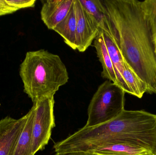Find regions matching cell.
I'll list each match as a JSON object with an SVG mask.
<instances>
[{
  "label": "cell",
  "instance_id": "1",
  "mask_svg": "<svg viewBox=\"0 0 156 155\" xmlns=\"http://www.w3.org/2000/svg\"><path fill=\"white\" fill-rule=\"evenodd\" d=\"M102 22L126 62L156 94V57L147 22L138 0H101Z\"/></svg>",
  "mask_w": 156,
  "mask_h": 155
},
{
  "label": "cell",
  "instance_id": "2",
  "mask_svg": "<svg viewBox=\"0 0 156 155\" xmlns=\"http://www.w3.org/2000/svg\"><path fill=\"white\" fill-rule=\"evenodd\" d=\"M143 120L137 111L124 110L116 118L93 127L83 126L54 146L56 155L90 152L106 145L124 143L136 146L144 135Z\"/></svg>",
  "mask_w": 156,
  "mask_h": 155
},
{
  "label": "cell",
  "instance_id": "3",
  "mask_svg": "<svg viewBox=\"0 0 156 155\" xmlns=\"http://www.w3.org/2000/svg\"><path fill=\"white\" fill-rule=\"evenodd\" d=\"M19 74L24 92L33 103L55 95L69 79L67 69L59 56L44 49L27 52Z\"/></svg>",
  "mask_w": 156,
  "mask_h": 155
},
{
  "label": "cell",
  "instance_id": "4",
  "mask_svg": "<svg viewBox=\"0 0 156 155\" xmlns=\"http://www.w3.org/2000/svg\"><path fill=\"white\" fill-rule=\"evenodd\" d=\"M121 87L106 80L94 95L88 109L86 127H93L111 121L125 110V94Z\"/></svg>",
  "mask_w": 156,
  "mask_h": 155
},
{
  "label": "cell",
  "instance_id": "5",
  "mask_svg": "<svg viewBox=\"0 0 156 155\" xmlns=\"http://www.w3.org/2000/svg\"><path fill=\"white\" fill-rule=\"evenodd\" d=\"M54 96L42 97L34 103L35 115L33 127L34 155L44 150L48 144L52 129L55 126L54 116Z\"/></svg>",
  "mask_w": 156,
  "mask_h": 155
},
{
  "label": "cell",
  "instance_id": "6",
  "mask_svg": "<svg viewBox=\"0 0 156 155\" xmlns=\"http://www.w3.org/2000/svg\"><path fill=\"white\" fill-rule=\"evenodd\" d=\"M76 17V50L83 52L91 45L100 31V24L84 9L80 0H74Z\"/></svg>",
  "mask_w": 156,
  "mask_h": 155
},
{
  "label": "cell",
  "instance_id": "7",
  "mask_svg": "<svg viewBox=\"0 0 156 155\" xmlns=\"http://www.w3.org/2000/svg\"><path fill=\"white\" fill-rule=\"evenodd\" d=\"M27 116V113L18 119L8 116L0 120V155H12Z\"/></svg>",
  "mask_w": 156,
  "mask_h": 155
},
{
  "label": "cell",
  "instance_id": "8",
  "mask_svg": "<svg viewBox=\"0 0 156 155\" xmlns=\"http://www.w3.org/2000/svg\"><path fill=\"white\" fill-rule=\"evenodd\" d=\"M42 2L41 20L48 29L54 30L69 12L73 0H47Z\"/></svg>",
  "mask_w": 156,
  "mask_h": 155
},
{
  "label": "cell",
  "instance_id": "9",
  "mask_svg": "<svg viewBox=\"0 0 156 155\" xmlns=\"http://www.w3.org/2000/svg\"><path fill=\"white\" fill-rule=\"evenodd\" d=\"M100 28L103 37L105 46L113 65L118 81V85L126 93L131 94L130 90L123 77L124 60L115 43L112 35L108 32L103 23L102 22L101 24L100 25Z\"/></svg>",
  "mask_w": 156,
  "mask_h": 155
},
{
  "label": "cell",
  "instance_id": "10",
  "mask_svg": "<svg viewBox=\"0 0 156 155\" xmlns=\"http://www.w3.org/2000/svg\"><path fill=\"white\" fill-rule=\"evenodd\" d=\"M93 46L96 50L97 57L101 64V76L118 85V81L112 60L105 46L101 30L94 41Z\"/></svg>",
  "mask_w": 156,
  "mask_h": 155
},
{
  "label": "cell",
  "instance_id": "11",
  "mask_svg": "<svg viewBox=\"0 0 156 155\" xmlns=\"http://www.w3.org/2000/svg\"><path fill=\"white\" fill-rule=\"evenodd\" d=\"M27 115L26 123L12 155H34L33 151V127L35 107L34 105Z\"/></svg>",
  "mask_w": 156,
  "mask_h": 155
},
{
  "label": "cell",
  "instance_id": "12",
  "mask_svg": "<svg viewBox=\"0 0 156 155\" xmlns=\"http://www.w3.org/2000/svg\"><path fill=\"white\" fill-rule=\"evenodd\" d=\"M76 17L74 0L69 12L66 18L55 28L56 32L64 39L66 44L73 50H76Z\"/></svg>",
  "mask_w": 156,
  "mask_h": 155
},
{
  "label": "cell",
  "instance_id": "13",
  "mask_svg": "<svg viewBox=\"0 0 156 155\" xmlns=\"http://www.w3.org/2000/svg\"><path fill=\"white\" fill-rule=\"evenodd\" d=\"M88 153L98 155H153L145 148L124 143L106 145Z\"/></svg>",
  "mask_w": 156,
  "mask_h": 155
},
{
  "label": "cell",
  "instance_id": "14",
  "mask_svg": "<svg viewBox=\"0 0 156 155\" xmlns=\"http://www.w3.org/2000/svg\"><path fill=\"white\" fill-rule=\"evenodd\" d=\"M123 77L132 95L141 98L145 93H147V85L134 72L125 61Z\"/></svg>",
  "mask_w": 156,
  "mask_h": 155
},
{
  "label": "cell",
  "instance_id": "15",
  "mask_svg": "<svg viewBox=\"0 0 156 155\" xmlns=\"http://www.w3.org/2000/svg\"><path fill=\"white\" fill-rule=\"evenodd\" d=\"M141 7L154 43L156 40V0L142 1Z\"/></svg>",
  "mask_w": 156,
  "mask_h": 155
},
{
  "label": "cell",
  "instance_id": "16",
  "mask_svg": "<svg viewBox=\"0 0 156 155\" xmlns=\"http://www.w3.org/2000/svg\"><path fill=\"white\" fill-rule=\"evenodd\" d=\"M84 9L101 24L105 17L103 6L101 0H80Z\"/></svg>",
  "mask_w": 156,
  "mask_h": 155
},
{
  "label": "cell",
  "instance_id": "17",
  "mask_svg": "<svg viewBox=\"0 0 156 155\" xmlns=\"http://www.w3.org/2000/svg\"><path fill=\"white\" fill-rule=\"evenodd\" d=\"M7 3L17 10L23 8L34 7L36 0H6Z\"/></svg>",
  "mask_w": 156,
  "mask_h": 155
},
{
  "label": "cell",
  "instance_id": "18",
  "mask_svg": "<svg viewBox=\"0 0 156 155\" xmlns=\"http://www.w3.org/2000/svg\"><path fill=\"white\" fill-rule=\"evenodd\" d=\"M18 11L10 5L6 0H0V16L10 14Z\"/></svg>",
  "mask_w": 156,
  "mask_h": 155
},
{
  "label": "cell",
  "instance_id": "19",
  "mask_svg": "<svg viewBox=\"0 0 156 155\" xmlns=\"http://www.w3.org/2000/svg\"><path fill=\"white\" fill-rule=\"evenodd\" d=\"M60 155H98L94 154L92 153H88V152H71V153H67L63 154Z\"/></svg>",
  "mask_w": 156,
  "mask_h": 155
},
{
  "label": "cell",
  "instance_id": "20",
  "mask_svg": "<svg viewBox=\"0 0 156 155\" xmlns=\"http://www.w3.org/2000/svg\"><path fill=\"white\" fill-rule=\"evenodd\" d=\"M154 52L155 54L156 57V40L155 42L154 43Z\"/></svg>",
  "mask_w": 156,
  "mask_h": 155
}]
</instances>
